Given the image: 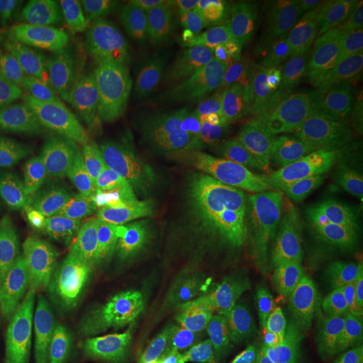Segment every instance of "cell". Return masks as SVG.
<instances>
[{
    "label": "cell",
    "mask_w": 363,
    "mask_h": 363,
    "mask_svg": "<svg viewBox=\"0 0 363 363\" xmlns=\"http://www.w3.org/2000/svg\"><path fill=\"white\" fill-rule=\"evenodd\" d=\"M187 152L198 187L195 230L222 245L242 233L253 217L264 159L253 130L208 124L194 128Z\"/></svg>",
    "instance_id": "6da1fadb"
},
{
    "label": "cell",
    "mask_w": 363,
    "mask_h": 363,
    "mask_svg": "<svg viewBox=\"0 0 363 363\" xmlns=\"http://www.w3.org/2000/svg\"><path fill=\"white\" fill-rule=\"evenodd\" d=\"M171 62V100L194 128L225 124L253 130L259 116L257 89L226 43L208 35L190 39Z\"/></svg>",
    "instance_id": "7a4b0ae2"
},
{
    "label": "cell",
    "mask_w": 363,
    "mask_h": 363,
    "mask_svg": "<svg viewBox=\"0 0 363 363\" xmlns=\"http://www.w3.org/2000/svg\"><path fill=\"white\" fill-rule=\"evenodd\" d=\"M43 196L65 218L82 249L94 257L113 264L118 271L143 279L151 286H178L174 262L155 237L124 203L85 205L55 189Z\"/></svg>",
    "instance_id": "3957f363"
},
{
    "label": "cell",
    "mask_w": 363,
    "mask_h": 363,
    "mask_svg": "<svg viewBox=\"0 0 363 363\" xmlns=\"http://www.w3.org/2000/svg\"><path fill=\"white\" fill-rule=\"evenodd\" d=\"M210 330L253 363H307L308 349L255 283L220 281L198 292Z\"/></svg>",
    "instance_id": "277c9868"
},
{
    "label": "cell",
    "mask_w": 363,
    "mask_h": 363,
    "mask_svg": "<svg viewBox=\"0 0 363 363\" xmlns=\"http://www.w3.org/2000/svg\"><path fill=\"white\" fill-rule=\"evenodd\" d=\"M15 69L48 89L106 104L132 94L139 81L135 66L116 55L48 46L26 50Z\"/></svg>",
    "instance_id": "5b68a950"
},
{
    "label": "cell",
    "mask_w": 363,
    "mask_h": 363,
    "mask_svg": "<svg viewBox=\"0 0 363 363\" xmlns=\"http://www.w3.org/2000/svg\"><path fill=\"white\" fill-rule=\"evenodd\" d=\"M100 167L121 196L136 205L139 186L156 154L152 106L144 93L106 104L96 130Z\"/></svg>",
    "instance_id": "8992f818"
},
{
    "label": "cell",
    "mask_w": 363,
    "mask_h": 363,
    "mask_svg": "<svg viewBox=\"0 0 363 363\" xmlns=\"http://www.w3.org/2000/svg\"><path fill=\"white\" fill-rule=\"evenodd\" d=\"M159 298L143 279L130 273H100L88 288L79 313L94 350L118 355L133 351Z\"/></svg>",
    "instance_id": "52a82bcc"
},
{
    "label": "cell",
    "mask_w": 363,
    "mask_h": 363,
    "mask_svg": "<svg viewBox=\"0 0 363 363\" xmlns=\"http://www.w3.org/2000/svg\"><path fill=\"white\" fill-rule=\"evenodd\" d=\"M136 205L175 250L189 247L195 230L198 187L186 147L159 150L139 186Z\"/></svg>",
    "instance_id": "ba28073f"
},
{
    "label": "cell",
    "mask_w": 363,
    "mask_h": 363,
    "mask_svg": "<svg viewBox=\"0 0 363 363\" xmlns=\"http://www.w3.org/2000/svg\"><path fill=\"white\" fill-rule=\"evenodd\" d=\"M3 82L9 97L35 121L52 151L77 156L100 167L96 142L99 116L86 105L23 77L15 67L6 69Z\"/></svg>",
    "instance_id": "9c48e42d"
},
{
    "label": "cell",
    "mask_w": 363,
    "mask_h": 363,
    "mask_svg": "<svg viewBox=\"0 0 363 363\" xmlns=\"http://www.w3.org/2000/svg\"><path fill=\"white\" fill-rule=\"evenodd\" d=\"M86 255L65 218L49 203L19 208L0 220V261L73 269Z\"/></svg>",
    "instance_id": "30bf717a"
},
{
    "label": "cell",
    "mask_w": 363,
    "mask_h": 363,
    "mask_svg": "<svg viewBox=\"0 0 363 363\" xmlns=\"http://www.w3.org/2000/svg\"><path fill=\"white\" fill-rule=\"evenodd\" d=\"M346 1H331L319 13L292 25L296 77L307 91L330 86L350 57Z\"/></svg>",
    "instance_id": "8fae6325"
},
{
    "label": "cell",
    "mask_w": 363,
    "mask_h": 363,
    "mask_svg": "<svg viewBox=\"0 0 363 363\" xmlns=\"http://www.w3.org/2000/svg\"><path fill=\"white\" fill-rule=\"evenodd\" d=\"M120 10L106 0H62L45 16L37 42L74 52H100L124 43Z\"/></svg>",
    "instance_id": "7c38bea8"
},
{
    "label": "cell",
    "mask_w": 363,
    "mask_h": 363,
    "mask_svg": "<svg viewBox=\"0 0 363 363\" xmlns=\"http://www.w3.org/2000/svg\"><path fill=\"white\" fill-rule=\"evenodd\" d=\"M333 123L331 111L311 108L280 135L269 167V189L276 198L296 194L311 179L325 155Z\"/></svg>",
    "instance_id": "4fadbf2b"
},
{
    "label": "cell",
    "mask_w": 363,
    "mask_h": 363,
    "mask_svg": "<svg viewBox=\"0 0 363 363\" xmlns=\"http://www.w3.org/2000/svg\"><path fill=\"white\" fill-rule=\"evenodd\" d=\"M238 38L261 77L280 89L292 85L296 64L291 23L257 6L244 13Z\"/></svg>",
    "instance_id": "5bb4252c"
},
{
    "label": "cell",
    "mask_w": 363,
    "mask_h": 363,
    "mask_svg": "<svg viewBox=\"0 0 363 363\" xmlns=\"http://www.w3.org/2000/svg\"><path fill=\"white\" fill-rule=\"evenodd\" d=\"M363 218L327 226L300 237L286 259V276L295 284L363 262Z\"/></svg>",
    "instance_id": "9a60e30c"
},
{
    "label": "cell",
    "mask_w": 363,
    "mask_h": 363,
    "mask_svg": "<svg viewBox=\"0 0 363 363\" xmlns=\"http://www.w3.org/2000/svg\"><path fill=\"white\" fill-rule=\"evenodd\" d=\"M65 304V296L13 273H0V335L33 330Z\"/></svg>",
    "instance_id": "2e32d148"
},
{
    "label": "cell",
    "mask_w": 363,
    "mask_h": 363,
    "mask_svg": "<svg viewBox=\"0 0 363 363\" xmlns=\"http://www.w3.org/2000/svg\"><path fill=\"white\" fill-rule=\"evenodd\" d=\"M125 37L144 67L171 62L178 48L171 38L162 4L154 0H123L118 3Z\"/></svg>",
    "instance_id": "e0dca14e"
},
{
    "label": "cell",
    "mask_w": 363,
    "mask_h": 363,
    "mask_svg": "<svg viewBox=\"0 0 363 363\" xmlns=\"http://www.w3.org/2000/svg\"><path fill=\"white\" fill-rule=\"evenodd\" d=\"M42 177L52 182V189L85 205L123 203L112 182L100 167L91 166L77 156L52 151Z\"/></svg>",
    "instance_id": "ac0fdd59"
},
{
    "label": "cell",
    "mask_w": 363,
    "mask_h": 363,
    "mask_svg": "<svg viewBox=\"0 0 363 363\" xmlns=\"http://www.w3.org/2000/svg\"><path fill=\"white\" fill-rule=\"evenodd\" d=\"M160 4L178 49L190 39L228 25L240 10V3L226 0H166Z\"/></svg>",
    "instance_id": "d6986e66"
},
{
    "label": "cell",
    "mask_w": 363,
    "mask_h": 363,
    "mask_svg": "<svg viewBox=\"0 0 363 363\" xmlns=\"http://www.w3.org/2000/svg\"><path fill=\"white\" fill-rule=\"evenodd\" d=\"M0 150L42 175L52 150L35 121L10 97L0 96Z\"/></svg>",
    "instance_id": "ffe728a7"
},
{
    "label": "cell",
    "mask_w": 363,
    "mask_h": 363,
    "mask_svg": "<svg viewBox=\"0 0 363 363\" xmlns=\"http://www.w3.org/2000/svg\"><path fill=\"white\" fill-rule=\"evenodd\" d=\"M163 306L172 340L184 361L191 363L211 333L198 294L193 286H177L167 291Z\"/></svg>",
    "instance_id": "44dd1931"
},
{
    "label": "cell",
    "mask_w": 363,
    "mask_h": 363,
    "mask_svg": "<svg viewBox=\"0 0 363 363\" xmlns=\"http://www.w3.org/2000/svg\"><path fill=\"white\" fill-rule=\"evenodd\" d=\"M46 191V182L38 171L0 150V220Z\"/></svg>",
    "instance_id": "7402d4cb"
},
{
    "label": "cell",
    "mask_w": 363,
    "mask_h": 363,
    "mask_svg": "<svg viewBox=\"0 0 363 363\" xmlns=\"http://www.w3.org/2000/svg\"><path fill=\"white\" fill-rule=\"evenodd\" d=\"M48 363H89L93 340L79 312H67L49 328Z\"/></svg>",
    "instance_id": "603a6c76"
},
{
    "label": "cell",
    "mask_w": 363,
    "mask_h": 363,
    "mask_svg": "<svg viewBox=\"0 0 363 363\" xmlns=\"http://www.w3.org/2000/svg\"><path fill=\"white\" fill-rule=\"evenodd\" d=\"M133 352L142 363H187L169 334L164 306L160 300L156 303Z\"/></svg>",
    "instance_id": "cb8c5ba5"
},
{
    "label": "cell",
    "mask_w": 363,
    "mask_h": 363,
    "mask_svg": "<svg viewBox=\"0 0 363 363\" xmlns=\"http://www.w3.org/2000/svg\"><path fill=\"white\" fill-rule=\"evenodd\" d=\"M46 1L0 0V46L13 50L33 27Z\"/></svg>",
    "instance_id": "d4e9b609"
},
{
    "label": "cell",
    "mask_w": 363,
    "mask_h": 363,
    "mask_svg": "<svg viewBox=\"0 0 363 363\" xmlns=\"http://www.w3.org/2000/svg\"><path fill=\"white\" fill-rule=\"evenodd\" d=\"M330 162L339 167L363 163V105L334 143Z\"/></svg>",
    "instance_id": "484cf974"
},
{
    "label": "cell",
    "mask_w": 363,
    "mask_h": 363,
    "mask_svg": "<svg viewBox=\"0 0 363 363\" xmlns=\"http://www.w3.org/2000/svg\"><path fill=\"white\" fill-rule=\"evenodd\" d=\"M318 199L337 205H363V163L330 183Z\"/></svg>",
    "instance_id": "4316f807"
},
{
    "label": "cell",
    "mask_w": 363,
    "mask_h": 363,
    "mask_svg": "<svg viewBox=\"0 0 363 363\" xmlns=\"http://www.w3.org/2000/svg\"><path fill=\"white\" fill-rule=\"evenodd\" d=\"M330 3L328 0H264L259 1V7L294 25L312 13L325 10Z\"/></svg>",
    "instance_id": "83f0119b"
},
{
    "label": "cell",
    "mask_w": 363,
    "mask_h": 363,
    "mask_svg": "<svg viewBox=\"0 0 363 363\" xmlns=\"http://www.w3.org/2000/svg\"><path fill=\"white\" fill-rule=\"evenodd\" d=\"M191 363H253L229 342L216 335L213 331L205 339Z\"/></svg>",
    "instance_id": "f1b7e54d"
},
{
    "label": "cell",
    "mask_w": 363,
    "mask_h": 363,
    "mask_svg": "<svg viewBox=\"0 0 363 363\" xmlns=\"http://www.w3.org/2000/svg\"><path fill=\"white\" fill-rule=\"evenodd\" d=\"M0 363H45L37 352L21 343H0Z\"/></svg>",
    "instance_id": "f546056e"
},
{
    "label": "cell",
    "mask_w": 363,
    "mask_h": 363,
    "mask_svg": "<svg viewBox=\"0 0 363 363\" xmlns=\"http://www.w3.org/2000/svg\"><path fill=\"white\" fill-rule=\"evenodd\" d=\"M346 7L349 15H354L357 21V26L363 31V0H352V1H346Z\"/></svg>",
    "instance_id": "4dcf8cb0"
},
{
    "label": "cell",
    "mask_w": 363,
    "mask_h": 363,
    "mask_svg": "<svg viewBox=\"0 0 363 363\" xmlns=\"http://www.w3.org/2000/svg\"><path fill=\"white\" fill-rule=\"evenodd\" d=\"M354 308H357V311H358V316H361L363 319V306H359V307H354Z\"/></svg>",
    "instance_id": "1f68e13d"
},
{
    "label": "cell",
    "mask_w": 363,
    "mask_h": 363,
    "mask_svg": "<svg viewBox=\"0 0 363 363\" xmlns=\"http://www.w3.org/2000/svg\"><path fill=\"white\" fill-rule=\"evenodd\" d=\"M361 45H362L363 49V31H361Z\"/></svg>",
    "instance_id": "d6a6232c"
},
{
    "label": "cell",
    "mask_w": 363,
    "mask_h": 363,
    "mask_svg": "<svg viewBox=\"0 0 363 363\" xmlns=\"http://www.w3.org/2000/svg\"><path fill=\"white\" fill-rule=\"evenodd\" d=\"M361 259L363 261V244H362V249H361Z\"/></svg>",
    "instance_id": "836d02e7"
}]
</instances>
